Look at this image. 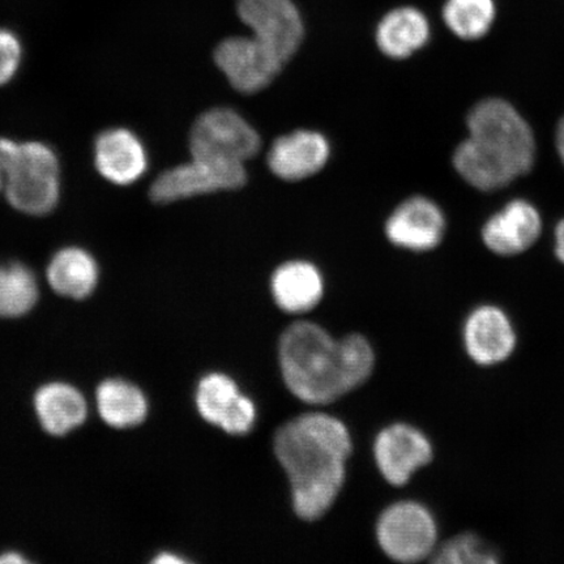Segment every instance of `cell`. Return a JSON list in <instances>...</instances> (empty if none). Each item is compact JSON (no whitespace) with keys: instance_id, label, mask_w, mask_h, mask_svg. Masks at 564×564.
Listing matches in <instances>:
<instances>
[{"instance_id":"6da1fadb","label":"cell","mask_w":564,"mask_h":564,"mask_svg":"<svg viewBox=\"0 0 564 564\" xmlns=\"http://www.w3.org/2000/svg\"><path fill=\"white\" fill-rule=\"evenodd\" d=\"M274 453L291 481L299 517H323L343 488L351 453L348 429L328 414H303L279 429Z\"/></svg>"},{"instance_id":"7a4b0ae2","label":"cell","mask_w":564,"mask_h":564,"mask_svg":"<svg viewBox=\"0 0 564 564\" xmlns=\"http://www.w3.org/2000/svg\"><path fill=\"white\" fill-rule=\"evenodd\" d=\"M280 364L295 397L310 404H327L366 382L373 352L362 336L335 340L317 324L301 322L282 334Z\"/></svg>"},{"instance_id":"3957f363","label":"cell","mask_w":564,"mask_h":564,"mask_svg":"<svg viewBox=\"0 0 564 564\" xmlns=\"http://www.w3.org/2000/svg\"><path fill=\"white\" fill-rule=\"evenodd\" d=\"M469 138L454 154V165L465 181L481 192L503 188L531 171L534 137L513 106L489 98L468 116Z\"/></svg>"},{"instance_id":"277c9868","label":"cell","mask_w":564,"mask_h":564,"mask_svg":"<svg viewBox=\"0 0 564 564\" xmlns=\"http://www.w3.org/2000/svg\"><path fill=\"white\" fill-rule=\"evenodd\" d=\"M4 194L25 215L51 214L61 196L59 161L52 148L34 141L20 144Z\"/></svg>"},{"instance_id":"5b68a950","label":"cell","mask_w":564,"mask_h":564,"mask_svg":"<svg viewBox=\"0 0 564 564\" xmlns=\"http://www.w3.org/2000/svg\"><path fill=\"white\" fill-rule=\"evenodd\" d=\"M262 141L253 127L235 110L216 108L203 112L189 132L193 158L245 164L260 151Z\"/></svg>"},{"instance_id":"8992f818","label":"cell","mask_w":564,"mask_h":564,"mask_svg":"<svg viewBox=\"0 0 564 564\" xmlns=\"http://www.w3.org/2000/svg\"><path fill=\"white\" fill-rule=\"evenodd\" d=\"M247 182L245 164L193 158L162 173L150 189L151 199L158 204H171L197 195L232 192Z\"/></svg>"},{"instance_id":"52a82bcc","label":"cell","mask_w":564,"mask_h":564,"mask_svg":"<svg viewBox=\"0 0 564 564\" xmlns=\"http://www.w3.org/2000/svg\"><path fill=\"white\" fill-rule=\"evenodd\" d=\"M378 540L383 552L394 561L413 563L425 560L435 550V520L419 503L393 505L379 519Z\"/></svg>"},{"instance_id":"ba28073f","label":"cell","mask_w":564,"mask_h":564,"mask_svg":"<svg viewBox=\"0 0 564 564\" xmlns=\"http://www.w3.org/2000/svg\"><path fill=\"white\" fill-rule=\"evenodd\" d=\"M238 17L252 39L286 65L303 40V24L292 0H238Z\"/></svg>"},{"instance_id":"9c48e42d","label":"cell","mask_w":564,"mask_h":564,"mask_svg":"<svg viewBox=\"0 0 564 564\" xmlns=\"http://www.w3.org/2000/svg\"><path fill=\"white\" fill-rule=\"evenodd\" d=\"M214 56L230 86L246 95L257 94L270 86L285 66L252 37L224 40L216 47Z\"/></svg>"},{"instance_id":"30bf717a","label":"cell","mask_w":564,"mask_h":564,"mask_svg":"<svg viewBox=\"0 0 564 564\" xmlns=\"http://www.w3.org/2000/svg\"><path fill=\"white\" fill-rule=\"evenodd\" d=\"M196 404L204 420L232 435L249 433L256 421L252 401L243 397L237 384L223 373H210L202 379Z\"/></svg>"},{"instance_id":"8fae6325","label":"cell","mask_w":564,"mask_h":564,"mask_svg":"<svg viewBox=\"0 0 564 564\" xmlns=\"http://www.w3.org/2000/svg\"><path fill=\"white\" fill-rule=\"evenodd\" d=\"M376 458L387 481L401 486L415 470L432 462L433 447L419 429L398 423L378 435Z\"/></svg>"},{"instance_id":"7c38bea8","label":"cell","mask_w":564,"mask_h":564,"mask_svg":"<svg viewBox=\"0 0 564 564\" xmlns=\"http://www.w3.org/2000/svg\"><path fill=\"white\" fill-rule=\"evenodd\" d=\"M446 231V220L436 204L415 196L401 203L388 218L386 235L393 245L412 251L435 249Z\"/></svg>"},{"instance_id":"4fadbf2b","label":"cell","mask_w":564,"mask_h":564,"mask_svg":"<svg viewBox=\"0 0 564 564\" xmlns=\"http://www.w3.org/2000/svg\"><path fill=\"white\" fill-rule=\"evenodd\" d=\"M464 341L468 355L476 364L492 366L512 355L517 336L509 316L502 310L481 306L468 316Z\"/></svg>"},{"instance_id":"5bb4252c","label":"cell","mask_w":564,"mask_h":564,"mask_svg":"<svg viewBox=\"0 0 564 564\" xmlns=\"http://www.w3.org/2000/svg\"><path fill=\"white\" fill-rule=\"evenodd\" d=\"M328 156L326 138L314 131L300 130L274 141L267 161L279 178L295 182L322 171Z\"/></svg>"},{"instance_id":"9a60e30c","label":"cell","mask_w":564,"mask_h":564,"mask_svg":"<svg viewBox=\"0 0 564 564\" xmlns=\"http://www.w3.org/2000/svg\"><path fill=\"white\" fill-rule=\"evenodd\" d=\"M541 230L539 210L525 200H513L485 224L482 238L492 252L511 257L532 247Z\"/></svg>"},{"instance_id":"2e32d148","label":"cell","mask_w":564,"mask_h":564,"mask_svg":"<svg viewBox=\"0 0 564 564\" xmlns=\"http://www.w3.org/2000/svg\"><path fill=\"white\" fill-rule=\"evenodd\" d=\"M97 171L115 185L129 186L144 175L148 158L135 133L111 129L101 133L95 147Z\"/></svg>"},{"instance_id":"e0dca14e","label":"cell","mask_w":564,"mask_h":564,"mask_svg":"<svg viewBox=\"0 0 564 564\" xmlns=\"http://www.w3.org/2000/svg\"><path fill=\"white\" fill-rule=\"evenodd\" d=\"M35 413L48 434L66 435L87 420L88 406L75 387L52 383L41 387L34 397Z\"/></svg>"},{"instance_id":"ac0fdd59","label":"cell","mask_w":564,"mask_h":564,"mask_svg":"<svg viewBox=\"0 0 564 564\" xmlns=\"http://www.w3.org/2000/svg\"><path fill=\"white\" fill-rule=\"evenodd\" d=\"M430 24L413 7L392 10L380 21L377 44L380 52L393 59H405L427 44Z\"/></svg>"},{"instance_id":"d6986e66","label":"cell","mask_w":564,"mask_h":564,"mask_svg":"<svg viewBox=\"0 0 564 564\" xmlns=\"http://www.w3.org/2000/svg\"><path fill=\"white\" fill-rule=\"evenodd\" d=\"M274 301L286 313L308 312L323 295L319 271L307 262H289L278 268L272 278Z\"/></svg>"},{"instance_id":"ffe728a7","label":"cell","mask_w":564,"mask_h":564,"mask_svg":"<svg viewBox=\"0 0 564 564\" xmlns=\"http://www.w3.org/2000/svg\"><path fill=\"white\" fill-rule=\"evenodd\" d=\"M96 259L79 247H67L55 253L47 267V281L55 293L73 300H86L98 282Z\"/></svg>"},{"instance_id":"44dd1931","label":"cell","mask_w":564,"mask_h":564,"mask_svg":"<svg viewBox=\"0 0 564 564\" xmlns=\"http://www.w3.org/2000/svg\"><path fill=\"white\" fill-rule=\"evenodd\" d=\"M97 405L101 419L116 429L138 426L148 413L144 393L123 379H108L98 386Z\"/></svg>"},{"instance_id":"7402d4cb","label":"cell","mask_w":564,"mask_h":564,"mask_svg":"<svg viewBox=\"0 0 564 564\" xmlns=\"http://www.w3.org/2000/svg\"><path fill=\"white\" fill-rule=\"evenodd\" d=\"M496 13L494 0H447L443 7L444 23L465 41L479 40L488 34Z\"/></svg>"},{"instance_id":"603a6c76","label":"cell","mask_w":564,"mask_h":564,"mask_svg":"<svg viewBox=\"0 0 564 564\" xmlns=\"http://www.w3.org/2000/svg\"><path fill=\"white\" fill-rule=\"evenodd\" d=\"M37 301V280L30 268L20 263L0 267V317L23 316Z\"/></svg>"},{"instance_id":"cb8c5ba5","label":"cell","mask_w":564,"mask_h":564,"mask_svg":"<svg viewBox=\"0 0 564 564\" xmlns=\"http://www.w3.org/2000/svg\"><path fill=\"white\" fill-rule=\"evenodd\" d=\"M435 563L442 564H494L498 554L474 533L458 534L444 542L434 554Z\"/></svg>"},{"instance_id":"d4e9b609","label":"cell","mask_w":564,"mask_h":564,"mask_svg":"<svg viewBox=\"0 0 564 564\" xmlns=\"http://www.w3.org/2000/svg\"><path fill=\"white\" fill-rule=\"evenodd\" d=\"M21 44L15 33L0 30V87L10 83L20 67Z\"/></svg>"},{"instance_id":"484cf974","label":"cell","mask_w":564,"mask_h":564,"mask_svg":"<svg viewBox=\"0 0 564 564\" xmlns=\"http://www.w3.org/2000/svg\"><path fill=\"white\" fill-rule=\"evenodd\" d=\"M19 144L9 139L0 138V193L4 192L7 178L15 161Z\"/></svg>"},{"instance_id":"4316f807","label":"cell","mask_w":564,"mask_h":564,"mask_svg":"<svg viewBox=\"0 0 564 564\" xmlns=\"http://www.w3.org/2000/svg\"><path fill=\"white\" fill-rule=\"evenodd\" d=\"M555 253L564 264V220L558 224L555 230Z\"/></svg>"},{"instance_id":"83f0119b","label":"cell","mask_w":564,"mask_h":564,"mask_svg":"<svg viewBox=\"0 0 564 564\" xmlns=\"http://www.w3.org/2000/svg\"><path fill=\"white\" fill-rule=\"evenodd\" d=\"M556 148H558V153L564 165V118L558 124V130H556Z\"/></svg>"},{"instance_id":"f1b7e54d","label":"cell","mask_w":564,"mask_h":564,"mask_svg":"<svg viewBox=\"0 0 564 564\" xmlns=\"http://www.w3.org/2000/svg\"><path fill=\"white\" fill-rule=\"evenodd\" d=\"M28 562L18 553H7L0 556V563H25Z\"/></svg>"},{"instance_id":"f546056e","label":"cell","mask_w":564,"mask_h":564,"mask_svg":"<svg viewBox=\"0 0 564 564\" xmlns=\"http://www.w3.org/2000/svg\"><path fill=\"white\" fill-rule=\"evenodd\" d=\"M154 562H160V563H167V562H182L180 558H176V556H167V555H162L161 558L154 561Z\"/></svg>"}]
</instances>
